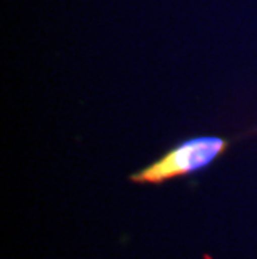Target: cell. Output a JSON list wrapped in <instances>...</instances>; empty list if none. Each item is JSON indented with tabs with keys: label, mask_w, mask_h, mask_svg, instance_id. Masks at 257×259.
I'll use <instances>...</instances> for the list:
<instances>
[{
	"label": "cell",
	"mask_w": 257,
	"mask_h": 259,
	"mask_svg": "<svg viewBox=\"0 0 257 259\" xmlns=\"http://www.w3.org/2000/svg\"><path fill=\"white\" fill-rule=\"evenodd\" d=\"M231 146V141L221 136H197L179 142L150 162L149 166L130 176V183L161 186L167 181L185 178L211 167Z\"/></svg>",
	"instance_id": "6da1fadb"
}]
</instances>
